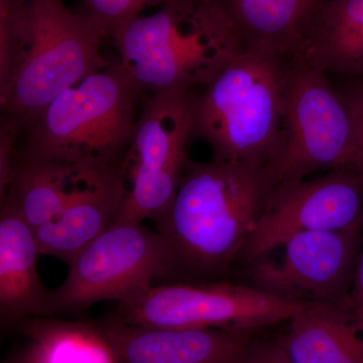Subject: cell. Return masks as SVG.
Wrapping results in <instances>:
<instances>
[{
	"mask_svg": "<svg viewBox=\"0 0 363 363\" xmlns=\"http://www.w3.org/2000/svg\"><path fill=\"white\" fill-rule=\"evenodd\" d=\"M285 60L245 51L196 95L194 136L221 161L267 164L278 147Z\"/></svg>",
	"mask_w": 363,
	"mask_h": 363,
	"instance_id": "5b68a950",
	"label": "cell"
},
{
	"mask_svg": "<svg viewBox=\"0 0 363 363\" xmlns=\"http://www.w3.org/2000/svg\"><path fill=\"white\" fill-rule=\"evenodd\" d=\"M358 225H363V175L357 169L285 182L272 190L238 259L250 264L295 234Z\"/></svg>",
	"mask_w": 363,
	"mask_h": 363,
	"instance_id": "8fae6325",
	"label": "cell"
},
{
	"mask_svg": "<svg viewBox=\"0 0 363 363\" xmlns=\"http://www.w3.org/2000/svg\"><path fill=\"white\" fill-rule=\"evenodd\" d=\"M16 328L28 342L6 363H121L98 323L33 316Z\"/></svg>",
	"mask_w": 363,
	"mask_h": 363,
	"instance_id": "ac0fdd59",
	"label": "cell"
},
{
	"mask_svg": "<svg viewBox=\"0 0 363 363\" xmlns=\"http://www.w3.org/2000/svg\"><path fill=\"white\" fill-rule=\"evenodd\" d=\"M235 362H236V360H235ZM235 362H234L233 363H235Z\"/></svg>",
	"mask_w": 363,
	"mask_h": 363,
	"instance_id": "d4e9b609",
	"label": "cell"
},
{
	"mask_svg": "<svg viewBox=\"0 0 363 363\" xmlns=\"http://www.w3.org/2000/svg\"><path fill=\"white\" fill-rule=\"evenodd\" d=\"M98 325L121 363H233L252 338L247 332L140 326L116 317Z\"/></svg>",
	"mask_w": 363,
	"mask_h": 363,
	"instance_id": "7c38bea8",
	"label": "cell"
},
{
	"mask_svg": "<svg viewBox=\"0 0 363 363\" xmlns=\"http://www.w3.org/2000/svg\"><path fill=\"white\" fill-rule=\"evenodd\" d=\"M279 342L295 363H363V334L347 308L314 304L286 321Z\"/></svg>",
	"mask_w": 363,
	"mask_h": 363,
	"instance_id": "e0dca14e",
	"label": "cell"
},
{
	"mask_svg": "<svg viewBox=\"0 0 363 363\" xmlns=\"http://www.w3.org/2000/svg\"><path fill=\"white\" fill-rule=\"evenodd\" d=\"M35 233L9 199L0 211V319L4 328L33 316L50 317L51 292L38 274Z\"/></svg>",
	"mask_w": 363,
	"mask_h": 363,
	"instance_id": "5bb4252c",
	"label": "cell"
},
{
	"mask_svg": "<svg viewBox=\"0 0 363 363\" xmlns=\"http://www.w3.org/2000/svg\"><path fill=\"white\" fill-rule=\"evenodd\" d=\"M245 51L286 59L323 0H220Z\"/></svg>",
	"mask_w": 363,
	"mask_h": 363,
	"instance_id": "d6986e66",
	"label": "cell"
},
{
	"mask_svg": "<svg viewBox=\"0 0 363 363\" xmlns=\"http://www.w3.org/2000/svg\"><path fill=\"white\" fill-rule=\"evenodd\" d=\"M235 363H295L284 350L278 337L250 339Z\"/></svg>",
	"mask_w": 363,
	"mask_h": 363,
	"instance_id": "603a6c76",
	"label": "cell"
},
{
	"mask_svg": "<svg viewBox=\"0 0 363 363\" xmlns=\"http://www.w3.org/2000/svg\"><path fill=\"white\" fill-rule=\"evenodd\" d=\"M339 92L350 111L354 130L355 161L353 169L363 175V79L355 80Z\"/></svg>",
	"mask_w": 363,
	"mask_h": 363,
	"instance_id": "7402d4cb",
	"label": "cell"
},
{
	"mask_svg": "<svg viewBox=\"0 0 363 363\" xmlns=\"http://www.w3.org/2000/svg\"><path fill=\"white\" fill-rule=\"evenodd\" d=\"M23 128L18 121L4 116L0 128V200H4L13 180L14 167L18 160V143Z\"/></svg>",
	"mask_w": 363,
	"mask_h": 363,
	"instance_id": "44dd1931",
	"label": "cell"
},
{
	"mask_svg": "<svg viewBox=\"0 0 363 363\" xmlns=\"http://www.w3.org/2000/svg\"><path fill=\"white\" fill-rule=\"evenodd\" d=\"M100 169L104 168L40 159L20 150L4 199L11 200L35 229L56 217Z\"/></svg>",
	"mask_w": 363,
	"mask_h": 363,
	"instance_id": "2e32d148",
	"label": "cell"
},
{
	"mask_svg": "<svg viewBox=\"0 0 363 363\" xmlns=\"http://www.w3.org/2000/svg\"><path fill=\"white\" fill-rule=\"evenodd\" d=\"M312 305L250 285L182 283L155 286L140 297L119 303L114 317L140 326L252 333L289 321Z\"/></svg>",
	"mask_w": 363,
	"mask_h": 363,
	"instance_id": "9c48e42d",
	"label": "cell"
},
{
	"mask_svg": "<svg viewBox=\"0 0 363 363\" xmlns=\"http://www.w3.org/2000/svg\"><path fill=\"white\" fill-rule=\"evenodd\" d=\"M121 164L100 169L56 217L33 229L40 255L69 264L113 223L126 194Z\"/></svg>",
	"mask_w": 363,
	"mask_h": 363,
	"instance_id": "4fadbf2b",
	"label": "cell"
},
{
	"mask_svg": "<svg viewBox=\"0 0 363 363\" xmlns=\"http://www.w3.org/2000/svg\"><path fill=\"white\" fill-rule=\"evenodd\" d=\"M111 38L119 63L149 94L206 87L245 52L220 0H174Z\"/></svg>",
	"mask_w": 363,
	"mask_h": 363,
	"instance_id": "3957f363",
	"label": "cell"
},
{
	"mask_svg": "<svg viewBox=\"0 0 363 363\" xmlns=\"http://www.w3.org/2000/svg\"><path fill=\"white\" fill-rule=\"evenodd\" d=\"M346 308L355 326L363 334V236L354 279Z\"/></svg>",
	"mask_w": 363,
	"mask_h": 363,
	"instance_id": "cb8c5ba5",
	"label": "cell"
},
{
	"mask_svg": "<svg viewBox=\"0 0 363 363\" xmlns=\"http://www.w3.org/2000/svg\"><path fill=\"white\" fill-rule=\"evenodd\" d=\"M276 186L267 164L189 162L171 206L156 220L177 271L208 276L229 269Z\"/></svg>",
	"mask_w": 363,
	"mask_h": 363,
	"instance_id": "7a4b0ae2",
	"label": "cell"
},
{
	"mask_svg": "<svg viewBox=\"0 0 363 363\" xmlns=\"http://www.w3.org/2000/svg\"><path fill=\"white\" fill-rule=\"evenodd\" d=\"M355 140L342 95L326 74L285 60L278 147L267 164L277 185L322 169L352 168Z\"/></svg>",
	"mask_w": 363,
	"mask_h": 363,
	"instance_id": "8992f818",
	"label": "cell"
},
{
	"mask_svg": "<svg viewBox=\"0 0 363 363\" xmlns=\"http://www.w3.org/2000/svg\"><path fill=\"white\" fill-rule=\"evenodd\" d=\"M286 60L363 79V0H323Z\"/></svg>",
	"mask_w": 363,
	"mask_h": 363,
	"instance_id": "9a60e30c",
	"label": "cell"
},
{
	"mask_svg": "<svg viewBox=\"0 0 363 363\" xmlns=\"http://www.w3.org/2000/svg\"><path fill=\"white\" fill-rule=\"evenodd\" d=\"M172 1L174 0H82L85 13L100 26L106 37H112L147 9Z\"/></svg>",
	"mask_w": 363,
	"mask_h": 363,
	"instance_id": "ffe728a7",
	"label": "cell"
},
{
	"mask_svg": "<svg viewBox=\"0 0 363 363\" xmlns=\"http://www.w3.org/2000/svg\"><path fill=\"white\" fill-rule=\"evenodd\" d=\"M104 30L63 0H0V102L23 133L62 92L108 65Z\"/></svg>",
	"mask_w": 363,
	"mask_h": 363,
	"instance_id": "6da1fadb",
	"label": "cell"
},
{
	"mask_svg": "<svg viewBox=\"0 0 363 363\" xmlns=\"http://www.w3.org/2000/svg\"><path fill=\"white\" fill-rule=\"evenodd\" d=\"M143 90L121 63L62 92L23 133V154L84 166H118L133 138Z\"/></svg>",
	"mask_w": 363,
	"mask_h": 363,
	"instance_id": "277c9868",
	"label": "cell"
},
{
	"mask_svg": "<svg viewBox=\"0 0 363 363\" xmlns=\"http://www.w3.org/2000/svg\"><path fill=\"white\" fill-rule=\"evenodd\" d=\"M193 91L149 94L123 162L126 194L113 223L159 219L171 206L190 162L194 138Z\"/></svg>",
	"mask_w": 363,
	"mask_h": 363,
	"instance_id": "52a82bcc",
	"label": "cell"
},
{
	"mask_svg": "<svg viewBox=\"0 0 363 363\" xmlns=\"http://www.w3.org/2000/svg\"><path fill=\"white\" fill-rule=\"evenodd\" d=\"M362 236L363 225L295 234L279 245L278 259L253 260L243 277L277 297L346 307Z\"/></svg>",
	"mask_w": 363,
	"mask_h": 363,
	"instance_id": "30bf717a",
	"label": "cell"
},
{
	"mask_svg": "<svg viewBox=\"0 0 363 363\" xmlns=\"http://www.w3.org/2000/svg\"><path fill=\"white\" fill-rule=\"evenodd\" d=\"M69 267L64 283L51 292L50 317L83 311L104 301L128 302L177 271L169 243L142 223H112Z\"/></svg>",
	"mask_w": 363,
	"mask_h": 363,
	"instance_id": "ba28073f",
	"label": "cell"
}]
</instances>
